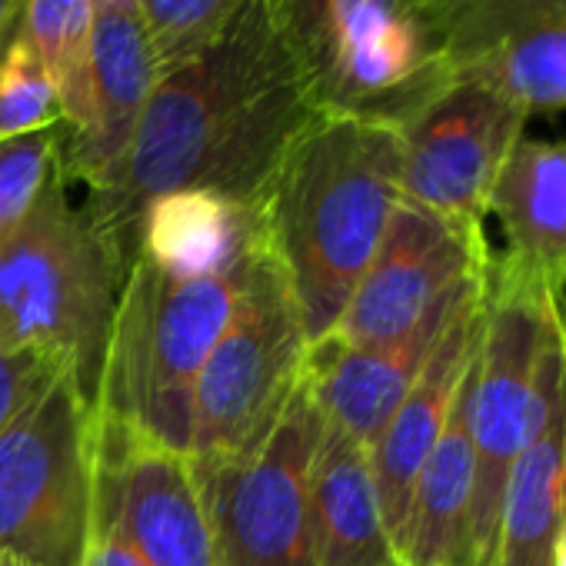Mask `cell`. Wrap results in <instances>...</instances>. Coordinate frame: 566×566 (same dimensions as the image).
Masks as SVG:
<instances>
[{
	"label": "cell",
	"mask_w": 566,
	"mask_h": 566,
	"mask_svg": "<svg viewBox=\"0 0 566 566\" xmlns=\"http://www.w3.org/2000/svg\"><path fill=\"white\" fill-rule=\"evenodd\" d=\"M321 114L280 31L273 0H247L207 51L157 74L134 140L87 213L120 250L137 253L140 210L174 190H213L263 203L291 144Z\"/></svg>",
	"instance_id": "cell-1"
},
{
	"label": "cell",
	"mask_w": 566,
	"mask_h": 566,
	"mask_svg": "<svg viewBox=\"0 0 566 566\" xmlns=\"http://www.w3.org/2000/svg\"><path fill=\"white\" fill-rule=\"evenodd\" d=\"M400 200V134L321 111L263 197L266 243L291 283L307 344L334 334Z\"/></svg>",
	"instance_id": "cell-2"
},
{
	"label": "cell",
	"mask_w": 566,
	"mask_h": 566,
	"mask_svg": "<svg viewBox=\"0 0 566 566\" xmlns=\"http://www.w3.org/2000/svg\"><path fill=\"white\" fill-rule=\"evenodd\" d=\"M127 263L57 174L21 230L0 243V344L71 367L97 410L111 327Z\"/></svg>",
	"instance_id": "cell-3"
},
{
	"label": "cell",
	"mask_w": 566,
	"mask_h": 566,
	"mask_svg": "<svg viewBox=\"0 0 566 566\" xmlns=\"http://www.w3.org/2000/svg\"><path fill=\"white\" fill-rule=\"evenodd\" d=\"M250 256L207 280H180L134 256L111 327L97 417L187 457L193 387L233 317Z\"/></svg>",
	"instance_id": "cell-4"
},
{
	"label": "cell",
	"mask_w": 566,
	"mask_h": 566,
	"mask_svg": "<svg viewBox=\"0 0 566 566\" xmlns=\"http://www.w3.org/2000/svg\"><path fill=\"white\" fill-rule=\"evenodd\" d=\"M321 111L400 130L450 81L420 0H273Z\"/></svg>",
	"instance_id": "cell-5"
},
{
	"label": "cell",
	"mask_w": 566,
	"mask_h": 566,
	"mask_svg": "<svg viewBox=\"0 0 566 566\" xmlns=\"http://www.w3.org/2000/svg\"><path fill=\"white\" fill-rule=\"evenodd\" d=\"M307 347L291 283L263 237L250 256L233 317L193 387L187 450L193 480L263 447L301 384Z\"/></svg>",
	"instance_id": "cell-6"
},
{
	"label": "cell",
	"mask_w": 566,
	"mask_h": 566,
	"mask_svg": "<svg viewBox=\"0 0 566 566\" xmlns=\"http://www.w3.org/2000/svg\"><path fill=\"white\" fill-rule=\"evenodd\" d=\"M94 407L71 370L0 433V566H87Z\"/></svg>",
	"instance_id": "cell-7"
},
{
	"label": "cell",
	"mask_w": 566,
	"mask_h": 566,
	"mask_svg": "<svg viewBox=\"0 0 566 566\" xmlns=\"http://www.w3.org/2000/svg\"><path fill=\"white\" fill-rule=\"evenodd\" d=\"M563 297L516 276L493 253L483 334L470 377L473 503L463 566H493L506 476L533 427L549 317Z\"/></svg>",
	"instance_id": "cell-8"
},
{
	"label": "cell",
	"mask_w": 566,
	"mask_h": 566,
	"mask_svg": "<svg viewBox=\"0 0 566 566\" xmlns=\"http://www.w3.org/2000/svg\"><path fill=\"white\" fill-rule=\"evenodd\" d=\"M321 433L324 410L301 374L294 397L253 457L193 480L217 566H317L311 463Z\"/></svg>",
	"instance_id": "cell-9"
},
{
	"label": "cell",
	"mask_w": 566,
	"mask_h": 566,
	"mask_svg": "<svg viewBox=\"0 0 566 566\" xmlns=\"http://www.w3.org/2000/svg\"><path fill=\"white\" fill-rule=\"evenodd\" d=\"M530 114L476 77H453L400 134V197L483 227L493 184Z\"/></svg>",
	"instance_id": "cell-10"
},
{
	"label": "cell",
	"mask_w": 566,
	"mask_h": 566,
	"mask_svg": "<svg viewBox=\"0 0 566 566\" xmlns=\"http://www.w3.org/2000/svg\"><path fill=\"white\" fill-rule=\"evenodd\" d=\"M490 256L483 227L450 220L400 197L370 266L327 337L347 347L387 344L476 276Z\"/></svg>",
	"instance_id": "cell-11"
},
{
	"label": "cell",
	"mask_w": 566,
	"mask_h": 566,
	"mask_svg": "<svg viewBox=\"0 0 566 566\" xmlns=\"http://www.w3.org/2000/svg\"><path fill=\"white\" fill-rule=\"evenodd\" d=\"M94 503L111 513L147 566H217L187 457L97 413Z\"/></svg>",
	"instance_id": "cell-12"
},
{
	"label": "cell",
	"mask_w": 566,
	"mask_h": 566,
	"mask_svg": "<svg viewBox=\"0 0 566 566\" xmlns=\"http://www.w3.org/2000/svg\"><path fill=\"white\" fill-rule=\"evenodd\" d=\"M453 77L533 114L566 111V0H420Z\"/></svg>",
	"instance_id": "cell-13"
},
{
	"label": "cell",
	"mask_w": 566,
	"mask_h": 566,
	"mask_svg": "<svg viewBox=\"0 0 566 566\" xmlns=\"http://www.w3.org/2000/svg\"><path fill=\"white\" fill-rule=\"evenodd\" d=\"M486 270L470 283V291L463 294L460 307L453 311L450 324L443 327L420 377L413 380V387L407 390V397L390 413L387 427L380 430V437L370 447L377 493H380V506H384V520H387L394 546L400 543V533L407 523L413 483H417L430 450L437 447V440L450 420V410L460 397V387L473 367L480 334H483Z\"/></svg>",
	"instance_id": "cell-14"
},
{
	"label": "cell",
	"mask_w": 566,
	"mask_h": 566,
	"mask_svg": "<svg viewBox=\"0 0 566 566\" xmlns=\"http://www.w3.org/2000/svg\"><path fill=\"white\" fill-rule=\"evenodd\" d=\"M566 523V297L553 307L533 427L516 453L493 566H549L553 543Z\"/></svg>",
	"instance_id": "cell-15"
},
{
	"label": "cell",
	"mask_w": 566,
	"mask_h": 566,
	"mask_svg": "<svg viewBox=\"0 0 566 566\" xmlns=\"http://www.w3.org/2000/svg\"><path fill=\"white\" fill-rule=\"evenodd\" d=\"M157 84V61L147 44L137 0H94L91 41V124L64 137L61 177L97 190L120 167L134 130Z\"/></svg>",
	"instance_id": "cell-16"
},
{
	"label": "cell",
	"mask_w": 566,
	"mask_h": 566,
	"mask_svg": "<svg viewBox=\"0 0 566 566\" xmlns=\"http://www.w3.org/2000/svg\"><path fill=\"white\" fill-rule=\"evenodd\" d=\"M476 276H470L463 287H457L450 297H443L407 334H400L387 344L347 347V344H337L334 337L311 344L307 360H304V377L311 380L324 417L331 423H337L340 430H347L350 437H357L360 443L374 447V440L387 427L390 413L400 407V400L420 377L443 327L450 324L453 311L460 307L463 294L470 291V283Z\"/></svg>",
	"instance_id": "cell-17"
},
{
	"label": "cell",
	"mask_w": 566,
	"mask_h": 566,
	"mask_svg": "<svg viewBox=\"0 0 566 566\" xmlns=\"http://www.w3.org/2000/svg\"><path fill=\"white\" fill-rule=\"evenodd\" d=\"M486 217L500 220L506 270L549 294H566V140L520 137L510 150Z\"/></svg>",
	"instance_id": "cell-18"
},
{
	"label": "cell",
	"mask_w": 566,
	"mask_h": 566,
	"mask_svg": "<svg viewBox=\"0 0 566 566\" xmlns=\"http://www.w3.org/2000/svg\"><path fill=\"white\" fill-rule=\"evenodd\" d=\"M263 237V203H240L213 190H174L140 210L134 256L180 280H207L237 270Z\"/></svg>",
	"instance_id": "cell-19"
},
{
	"label": "cell",
	"mask_w": 566,
	"mask_h": 566,
	"mask_svg": "<svg viewBox=\"0 0 566 566\" xmlns=\"http://www.w3.org/2000/svg\"><path fill=\"white\" fill-rule=\"evenodd\" d=\"M317 566H403L390 539L370 447L324 417L311 463Z\"/></svg>",
	"instance_id": "cell-20"
},
{
	"label": "cell",
	"mask_w": 566,
	"mask_h": 566,
	"mask_svg": "<svg viewBox=\"0 0 566 566\" xmlns=\"http://www.w3.org/2000/svg\"><path fill=\"white\" fill-rule=\"evenodd\" d=\"M476 360V357H473ZM470 377L450 410V420L430 450L407 506L397 543L403 566H463L467 523L473 503V440H470Z\"/></svg>",
	"instance_id": "cell-21"
},
{
	"label": "cell",
	"mask_w": 566,
	"mask_h": 566,
	"mask_svg": "<svg viewBox=\"0 0 566 566\" xmlns=\"http://www.w3.org/2000/svg\"><path fill=\"white\" fill-rule=\"evenodd\" d=\"M18 28L34 44L54 81L64 137L84 134L91 124L94 0H24Z\"/></svg>",
	"instance_id": "cell-22"
},
{
	"label": "cell",
	"mask_w": 566,
	"mask_h": 566,
	"mask_svg": "<svg viewBox=\"0 0 566 566\" xmlns=\"http://www.w3.org/2000/svg\"><path fill=\"white\" fill-rule=\"evenodd\" d=\"M247 0H137V14L157 61V74L207 51Z\"/></svg>",
	"instance_id": "cell-23"
},
{
	"label": "cell",
	"mask_w": 566,
	"mask_h": 566,
	"mask_svg": "<svg viewBox=\"0 0 566 566\" xmlns=\"http://www.w3.org/2000/svg\"><path fill=\"white\" fill-rule=\"evenodd\" d=\"M51 127H64L61 101L44 61L18 28L0 54V140Z\"/></svg>",
	"instance_id": "cell-24"
},
{
	"label": "cell",
	"mask_w": 566,
	"mask_h": 566,
	"mask_svg": "<svg viewBox=\"0 0 566 566\" xmlns=\"http://www.w3.org/2000/svg\"><path fill=\"white\" fill-rule=\"evenodd\" d=\"M64 127L0 140V243H8L31 217L44 187L61 174Z\"/></svg>",
	"instance_id": "cell-25"
},
{
	"label": "cell",
	"mask_w": 566,
	"mask_h": 566,
	"mask_svg": "<svg viewBox=\"0 0 566 566\" xmlns=\"http://www.w3.org/2000/svg\"><path fill=\"white\" fill-rule=\"evenodd\" d=\"M71 370L67 364L31 350V347H4L0 344V433L8 423L31 403L38 400L48 384L61 374Z\"/></svg>",
	"instance_id": "cell-26"
},
{
	"label": "cell",
	"mask_w": 566,
	"mask_h": 566,
	"mask_svg": "<svg viewBox=\"0 0 566 566\" xmlns=\"http://www.w3.org/2000/svg\"><path fill=\"white\" fill-rule=\"evenodd\" d=\"M87 566H147L137 549L124 539L120 526L94 503V526H91V549Z\"/></svg>",
	"instance_id": "cell-27"
},
{
	"label": "cell",
	"mask_w": 566,
	"mask_h": 566,
	"mask_svg": "<svg viewBox=\"0 0 566 566\" xmlns=\"http://www.w3.org/2000/svg\"><path fill=\"white\" fill-rule=\"evenodd\" d=\"M21 8H24V0H0V54H4L8 41H11L14 31H18Z\"/></svg>",
	"instance_id": "cell-28"
},
{
	"label": "cell",
	"mask_w": 566,
	"mask_h": 566,
	"mask_svg": "<svg viewBox=\"0 0 566 566\" xmlns=\"http://www.w3.org/2000/svg\"><path fill=\"white\" fill-rule=\"evenodd\" d=\"M549 566H566V523H563V526H559V533H556V543H553Z\"/></svg>",
	"instance_id": "cell-29"
}]
</instances>
